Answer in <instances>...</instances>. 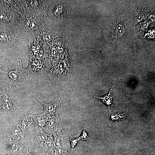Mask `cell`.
<instances>
[{"mask_svg": "<svg viewBox=\"0 0 155 155\" xmlns=\"http://www.w3.org/2000/svg\"><path fill=\"white\" fill-rule=\"evenodd\" d=\"M18 108L21 110L17 103L10 98L7 92L0 95V111H6Z\"/></svg>", "mask_w": 155, "mask_h": 155, "instance_id": "cell-15", "label": "cell"}, {"mask_svg": "<svg viewBox=\"0 0 155 155\" xmlns=\"http://www.w3.org/2000/svg\"><path fill=\"white\" fill-rule=\"evenodd\" d=\"M101 32L105 44L114 48L131 45L136 33L134 26L124 15L110 18Z\"/></svg>", "mask_w": 155, "mask_h": 155, "instance_id": "cell-1", "label": "cell"}, {"mask_svg": "<svg viewBox=\"0 0 155 155\" xmlns=\"http://www.w3.org/2000/svg\"><path fill=\"white\" fill-rule=\"evenodd\" d=\"M34 35V42L29 45L30 57L37 59L43 62L46 58V55L43 51L42 47L43 41L37 34H35Z\"/></svg>", "mask_w": 155, "mask_h": 155, "instance_id": "cell-10", "label": "cell"}, {"mask_svg": "<svg viewBox=\"0 0 155 155\" xmlns=\"http://www.w3.org/2000/svg\"><path fill=\"white\" fill-rule=\"evenodd\" d=\"M43 63L39 59L30 57L28 66L26 69V74L40 72L44 68Z\"/></svg>", "mask_w": 155, "mask_h": 155, "instance_id": "cell-16", "label": "cell"}, {"mask_svg": "<svg viewBox=\"0 0 155 155\" xmlns=\"http://www.w3.org/2000/svg\"><path fill=\"white\" fill-rule=\"evenodd\" d=\"M25 155H33L28 152L27 150L26 153Z\"/></svg>", "mask_w": 155, "mask_h": 155, "instance_id": "cell-27", "label": "cell"}, {"mask_svg": "<svg viewBox=\"0 0 155 155\" xmlns=\"http://www.w3.org/2000/svg\"><path fill=\"white\" fill-rule=\"evenodd\" d=\"M33 123L37 130L40 127L43 129L46 125L48 119V115L43 113L40 115H32Z\"/></svg>", "mask_w": 155, "mask_h": 155, "instance_id": "cell-21", "label": "cell"}, {"mask_svg": "<svg viewBox=\"0 0 155 155\" xmlns=\"http://www.w3.org/2000/svg\"><path fill=\"white\" fill-rule=\"evenodd\" d=\"M66 1H50L46 13L55 21H59L66 17L69 11V6Z\"/></svg>", "mask_w": 155, "mask_h": 155, "instance_id": "cell-7", "label": "cell"}, {"mask_svg": "<svg viewBox=\"0 0 155 155\" xmlns=\"http://www.w3.org/2000/svg\"><path fill=\"white\" fill-rule=\"evenodd\" d=\"M21 18L20 14L5 8L0 2V24L3 26L18 25Z\"/></svg>", "mask_w": 155, "mask_h": 155, "instance_id": "cell-8", "label": "cell"}, {"mask_svg": "<svg viewBox=\"0 0 155 155\" xmlns=\"http://www.w3.org/2000/svg\"><path fill=\"white\" fill-rule=\"evenodd\" d=\"M42 39L44 42L50 43L53 42L57 37L52 32L47 29L42 22L38 32L36 33Z\"/></svg>", "mask_w": 155, "mask_h": 155, "instance_id": "cell-17", "label": "cell"}, {"mask_svg": "<svg viewBox=\"0 0 155 155\" xmlns=\"http://www.w3.org/2000/svg\"><path fill=\"white\" fill-rule=\"evenodd\" d=\"M20 112L24 114V115L20 120L17 127L22 132H24L33 123L32 115L24 113L22 111Z\"/></svg>", "mask_w": 155, "mask_h": 155, "instance_id": "cell-19", "label": "cell"}, {"mask_svg": "<svg viewBox=\"0 0 155 155\" xmlns=\"http://www.w3.org/2000/svg\"><path fill=\"white\" fill-rule=\"evenodd\" d=\"M47 123L43 129L45 132L53 135L60 128L62 127V113L57 115H47Z\"/></svg>", "mask_w": 155, "mask_h": 155, "instance_id": "cell-11", "label": "cell"}, {"mask_svg": "<svg viewBox=\"0 0 155 155\" xmlns=\"http://www.w3.org/2000/svg\"><path fill=\"white\" fill-rule=\"evenodd\" d=\"M69 150L67 148L55 147L51 153V155H68Z\"/></svg>", "mask_w": 155, "mask_h": 155, "instance_id": "cell-25", "label": "cell"}, {"mask_svg": "<svg viewBox=\"0 0 155 155\" xmlns=\"http://www.w3.org/2000/svg\"><path fill=\"white\" fill-rule=\"evenodd\" d=\"M29 141L31 144L38 146L47 152L51 153L55 146L53 136L41 129L36 130L32 134Z\"/></svg>", "mask_w": 155, "mask_h": 155, "instance_id": "cell-5", "label": "cell"}, {"mask_svg": "<svg viewBox=\"0 0 155 155\" xmlns=\"http://www.w3.org/2000/svg\"><path fill=\"white\" fill-rule=\"evenodd\" d=\"M130 114L127 112L111 113L107 116L110 119L109 126L113 122L121 121L126 119Z\"/></svg>", "mask_w": 155, "mask_h": 155, "instance_id": "cell-22", "label": "cell"}, {"mask_svg": "<svg viewBox=\"0 0 155 155\" xmlns=\"http://www.w3.org/2000/svg\"><path fill=\"white\" fill-rule=\"evenodd\" d=\"M3 6L6 9L20 14L21 17L24 14L26 8L22 0H0Z\"/></svg>", "mask_w": 155, "mask_h": 155, "instance_id": "cell-13", "label": "cell"}, {"mask_svg": "<svg viewBox=\"0 0 155 155\" xmlns=\"http://www.w3.org/2000/svg\"><path fill=\"white\" fill-rule=\"evenodd\" d=\"M26 10L36 15H46L50 1L22 0Z\"/></svg>", "mask_w": 155, "mask_h": 155, "instance_id": "cell-9", "label": "cell"}, {"mask_svg": "<svg viewBox=\"0 0 155 155\" xmlns=\"http://www.w3.org/2000/svg\"><path fill=\"white\" fill-rule=\"evenodd\" d=\"M22 132L19 129L17 126L11 127L9 129L7 133V137L10 142L18 141L24 138Z\"/></svg>", "mask_w": 155, "mask_h": 155, "instance_id": "cell-20", "label": "cell"}, {"mask_svg": "<svg viewBox=\"0 0 155 155\" xmlns=\"http://www.w3.org/2000/svg\"><path fill=\"white\" fill-rule=\"evenodd\" d=\"M1 66L0 65V73H3V71H2L1 69Z\"/></svg>", "mask_w": 155, "mask_h": 155, "instance_id": "cell-28", "label": "cell"}, {"mask_svg": "<svg viewBox=\"0 0 155 155\" xmlns=\"http://www.w3.org/2000/svg\"><path fill=\"white\" fill-rule=\"evenodd\" d=\"M15 26L0 28V46L10 48L19 44L22 41V30L19 27L15 29Z\"/></svg>", "mask_w": 155, "mask_h": 155, "instance_id": "cell-4", "label": "cell"}, {"mask_svg": "<svg viewBox=\"0 0 155 155\" xmlns=\"http://www.w3.org/2000/svg\"><path fill=\"white\" fill-rule=\"evenodd\" d=\"M50 48V54L51 57L53 67H55L57 63L59 58V54L56 48L54 46L53 42L47 44Z\"/></svg>", "mask_w": 155, "mask_h": 155, "instance_id": "cell-24", "label": "cell"}, {"mask_svg": "<svg viewBox=\"0 0 155 155\" xmlns=\"http://www.w3.org/2000/svg\"><path fill=\"white\" fill-rule=\"evenodd\" d=\"M30 141H27L24 138L8 144L7 150L9 155H25L29 146Z\"/></svg>", "mask_w": 155, "mask_h": 155, "instance_id": "cell-12", "label": "cell"}, {"mask_svg": "<svg viewBox=\"0 0 155 155\" xmlns=\"http://www.w3.org/2000/svg\"><path fill=\"white\" fill-rule=\"evenodd\" d=\"M111 94V90L109 93L106 95L102 97H97L96 98L100 100L110 107L111 106H112L113 105V104L112 103V96Z\"/></svg>", "mask_w": 155, "mask_h": 155, "instance_id": "cell-26", "label": "cell"}, {"mask_svg": "<svg viewBox=\"0 0 155 155\" xmlns=\"http://www.w3.org/2000/svg\"><path fill=\"white\" fill-rule=\"evenodd\" d=\"M80 140H85L88 141L90 140V138L87 134V130L85 128H84L81 134L78 138H74L69 135V140L71 142L72 149L74 147L78 142Z\"/></svg>", "mask_w": 155, "mask_h": 155, "instance_id": "cell-23", "label": "cell"}, {"mask_svg": "<svg viewBox=\"0 0 155 155\" xmlns=\"http://www.w3.org/2000/svg\"><path fill=\"white\" fill-rule=\"evenodd\" d=\"M26 69H24L20 59H18L13 64L9 67L8 70L3 71V73L8 75L10 81L7 85L6 90L10 89L12 86L23 85L26 82Z\"/></svg>", "mask_w": 155, "mask_h": 155, "instance_id": "cell-3", "label": "cell"}, {"mask_svg": "<svg viewBox=\"0 0 155 155\" xmlns=\"http://www.w3.org/2000/svg\"><path fill=\"white\" fill-rule=\"evenodd\" d=\"M34 96L43 106V113L44 114L53 115L61 113V100L59 98H57L53 102L49 104H46L42 102L35 95Z\"/></svg>", "mask_w": 155, "mask_h": 155, "instance_id": "cell-14", "label": "cell"}, {"mask_svg": "<svg viewBox=\"0 0 155 155\" xmlns=\"http://www.w3.org/2000/svg\"><path fill=\"white\" fill-rule=\"evenodd\" d=\"M38 16H36L27 11L26 9L24 15L21 17L18 24L22 31L36 34L38 31L42 22V19Z\"/></svg>", "mask_w": 155, "mask_h": 155, "instance_id": "cell-6", "label": "cell"}, {"mask_svg": "<svg viewBox=\"0 0 155 155\" xmlns=\"http://www.w3.org/2000/svg\"><path fill=\"white\" fill-rule=\"evenodd\" d=\"M52 135L55 146L67 148L65 135L62 127L60 128Z\"/></svg>", "mask_w": 155, "mask_h": 155, "instance_id": "cell-18", "label": "cell"}, {"mask_svg": "<svg viewBox=\"0 0 155 155\" xmlns=\"http://www.w3.org/2000/svg\"><path fill=\"white\" fill-rule=\"evenodd\" d=\"M153 7L147 2H134L127 8L124 15L135 26L151 15Z\"/></svg>", "mask_w": 155, "mask_h": 155, "instance_id": "cell-2", "label": "cell"}]
</instances>
